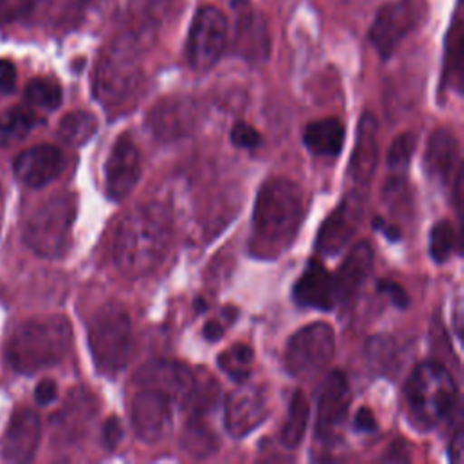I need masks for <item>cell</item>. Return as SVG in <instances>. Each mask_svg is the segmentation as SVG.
Wrapping results in <instances>:
<instances>
[{"label": "cell", "instance_id": "f35d334b", "mask_svg": "<svg viewBox=\"0 0 464 464\" xmlns=\"http://www.w3.org/2000/svg\"><path fill=\"white\" fill-rule=\"evenodd\" d=\"M377 292L386 295L392 301V304H395L399 308H406L408 303H410V297H408L406 290L392 279H379L377 281Z\"/></svg>", "mask_w": 464, "mask_h": 464}, {"label": "cell", "instance_id": "b9f144b4", "mask_svg": "<svg viewBox=\"0 0 464 464\" xmlns=\"http://www.w3.org/2000/svg\"><path fill=\"white\" fill-rule=\"evenodd\" d=\"M353 428L357 431H362V433H372V431L377 430V420H375V417H373L370 408L362 406V408L357 410L355 419H353Z\"/></svg>", "mask_w": 464, "mask_h": 464}, {"label": "cell", "instance_id": "7a4b0ae2", "mask_svg": "<svg viewBox=\"0 0 464 464\" xmlns=\"http://www.w3.org/2000/svg\"><path fill=\"white\" fill-rule=\"evenodd\" d=\"M304 198L288 178H270L257 192L250 248L257 257H276L295 239L303 223Z\"/></svg>", "mask_w": 464, "mask_h": 464}, {"label": "cell", "instance_id": "5b68a950", "mask_svg": "<svg viewBox=\"0 0 464 464\" xmlns=\"http://www.w3.org/2000/svg\"><path fill=\"white\" fill-rule=\"evenodd\" d=\"M141 53L143 49L121 33L102 51L92 76V91L103 105L116 107L136 94L143 80Z\"/></svg>", "mask_w": 464, "mask_h": 464}, {"label": "cell", "instance_id": "5bb4252c", "mask_svg": "<svg viewBox=\"0 0 464 464\" xmlns=\"http://www.w3.org/2000/svg\"><path fill=\"white\" fill-rule=\"evenodd\" d=\"M361 190H352L341 203L328 214L317 230L315 248L324 256H334L341 252L355 236L364 210V199Z\"/></svg>", "mask_w": 464, "mask_h": 464}, {"label": "cell", "instance_id": "ac0fdd59", "mask_svg": "<svg viewBox=\"0 0 464 464\" xmlns=\"http://www.w3.org/2000/svg\"><path fill=\"white\" fill-rule=\"evenodd\" d=\"M65 169L62 149L49 143H40L22 150L14 160L16 178L33 188H40L54 181Z\"/></svg>", "mask_w": 464, "mask_h": 464}, {"label": "cell", "instance_id": "4fadbf2b", "mask_svg": "<svg viewBox=\"0 0 464 464\" xmlns=\"http://www.w3.org/2000/svg\"><path fill=\"white\" fill-rule=\"evenodd\" d=\"M234 11L232 51L248 63H263L270 54V33L265 16L250 0H230Z\"/></svg>", "mask_w": 464, "mask_h": 464}, {"label": "cell", "instance_id": "30bf717a", "mask_svg": "<svg viewBox=\"0 0 464 464\" xmlns=\"http://www.w3.org/2000/svg\"><path fill=\"white\" fill-rule=\"evenodd\" d=\"M178 402L163 390L132 382L129 399V417L140 440L154 444L167 437L172 426V410Z\"/></svg>", "mask_w": 464, "mask_h": 464}, {"label": "cell", "instance_id": "8fae6325", "mask_svg": "<svg viewBox=\"0 0 464 464\" xmlns=\"http://www.w3.org/2000/svg\"><path fill=\"white\" fill-rule=\"evenodd\" d=\"M199 121L198 103L183 94L158 100L145 118V125L158 141H176L192 134Z\"/></svg>", "mask_w": 464, "mask_h": 464}, {"label": "cell", "instance_id": "8d00e7d4", "mask_svg": "<svg viewBox=\"0 0 464 464\" xmlns=\"http://www.w3.org/2000/svg\"><path fill=\"white\" fill-rule=\"evenodd\" d=\"M38 0H0V24H11L29 16Z\"/></svg>", "mask_w": 464, "mask_h": 464}, {"label": "cell", "instance_id": "ee69618b", "mask_svg": "<svg viewBox=\"0 0 464 464\" xmlns=\"http://www.w3.org/2000/svg\"><path fill=\"white\" fill-rule=\"evenodd\" d=\"M223 330H225V326H223L221 319H212L203 326V337L207 341H218L223 337Z\"/></svg>", "mask_w": 464, "mask_h": 464}, {"label": "cell", "instance_id": "1f68e13d", "mask_svg": "<svg viewBox=\"0 0 464 464\" xmlns=\"http://www.w3.org/2000/svg\"><path fill=\"white\" fill-rule=\"evenodd\" d=\"M36 121V114L27 107L9 109L0 116V147L24 140Z\"/></svg>", "mask_w": 464, "mask_h": 464}, {"label": "cell", "instance_id": "d590c367", "mask_svg": "<svg viewBox=\"0 0 464 464\" xmlns=\"http://www.w3.org/2000/svg\"><path fill=\"white\" fill-rule=\"evenodd\" d=\"M446 72L455 80L457 89H460L462 76V24L455 20L450 33V53L446 58Z\"/></svg>", "mask_w": 464, "mask_h": 464}, {"label": "cell", "instance_id": "484cf974", "mask_svg": "<svg viewBox=\"0 0 464 464\" xmlns=\"http://www.w3.org/2000/svg\"><path fill=\"white\" fill-rule=\"evenodd\" d=\"M304 147L321 158H335L344 145V125L337 118L315 120L304 127Z\"/></svg>", "mask_w": 464, "mask_h": 464}, {"label": "cell", "instance_id": "4316f807", "mask_svg": "<svg viewBox=\"0 0 464 464\" xmlns=\"http://www.w3.org/2000/svg\"><path fill=\"white\" fill-rule=\"evenodd\" d=\"M417 145V136L413 132H402L399 134L388 149V156H386V163H388V181L384 185V194L386 196H393L395 192L401 190L402 183H404V174L406 169L410 165V160L413 156Z\"/></svg>", "mask_w": 464, "mask_h": 464}, {"label": "cell", "instance_id": "7c38bea8", "mask_svg": "<svg viewBox=\"0 0 464 464\" xmlns=\"http://www.w3.org/2000/svg\"><path fill=\"white\" fill-rule=\"evenodd\" d=\"M420 7L415 0H395L379 9L370 27L368 38L382 58H390L399 44L415 29Z\"/></svg>", "mask_w": 464, "mask_h": 464}, {"label": "cell", "instance_id": "603a6c76", "mask_svg": "<svg viewBox=\"0 0 464 464\" xmlns=\"http://www.w3.org/2000/svg\"><path fill=\"white\" fill-rule=\"evenodd\" d=\"M292 297L299 306L315 310H332L337 303L334 276L319 259H310L294 285Z\"/></svg>", "mask_w": 464, "mask_h": 464}, {"label": "cell", "instance_id": "44dd1931", "mask_svg": "<svg viewBox=\"0 0 464 464\" xmlns=\"http://www.w3.org/2000/svg\"><path fill=\"white\" fill-rule=\"evenodd\" d=\"M196 375L190 372L188 366L178 361H165V359H154L147 364H143L132 382L150 384L165 393H169L178 404H183L187 395L190 393L194 386Z\"/></svg>", "mask_w": 464, "mask_h": 464}, {"label": "cell", "instance_id": "60d3db41", "mask_svg": "<svg viewBox=\"0 0 464 464\" xmlns=\"http://www.w3.org/2000/svg\"><path fill=\"white\" fill-rule=\"evenodd\" d=\"M14 83H16V69L11 60L2 58L0 60V92L4 94L13 92Z\"/></svg>", "mask_w": 464, "mask_h": 464}, {"label": "cell", "instance_id": "f1b7e54d", "mask_svg": "<svg viewBox=\"0 0 464 464\" xmlns=\"http://www.w3.org/2000/svg\"><path fill=\"white\" fill-rule=\"evenodd\" d=\"M368 364L384 375H395L402 366V346L388 335L372 337L366 344Z\"/></svg>", "mask_w": 464, "mask_h": 464}, {"label": "cell", "instance_id": "cb8c5ba5", "mask_svg": "<svg viewBox=\"0 0 464 464\" xmlns=\"http://www.w3.org/2000/svg\"><path fill=\"white\" fill-rule=\"evenodd\" d=\"M373 248L370 241H359L352 246L344 261L339 265L334 276L335 299L341 303H348L366 283L368 276L373 268Z\"/></svg>", "mask_w": 464, "mask_h": 464}, {"label": "cell", "instance_id": "3957f363", "mask_svg": "<svg viewBox=\"0 0 464 464\" xmlns=\"http://www.w3.org/2000/svg\"><path fill=\"white\" fill-rule=\"evenodd\" d=\"M72 330L63 315L36 317L22 323L5 346L7 362L20 373L58 364L71 350Z\"/></svg>", "mask_w": 464, "mask_h": 464}, {"label": "cell", "instance_id": "f6af8a7d", "mask_svg": "<svg viewBox=\"0 0 464 464\" xmlns=\"http://www.w3.org/2000/svg\"><path fill=\"white\" fill-rule=\"evenodd\" d=\"M373 227L379 228V230H381L388 239H392V241H397V239L401 237V228L395 227V225H386L381 218L373 219Z\"/></svg>", "mask_w": 464, "mask_h": 464}, {"label": "cell", "instance_id": "ffe728a7", "mask_svg": "<svg viewBox=\"0 0 464 464\" xmlns=\"http://www.w3.org/2000/svg\"><path fill=\"white\" fill-rule=\"evenodd\" d=\"M379 158V143H377V120L372 112L361 116L357 125L355 145L348 167V174L352 178L353 188L366 192Z\"/></svg>", "mask_w": 464, "mask_h": 464}, {"label": "cell", "instance_id": "2e32d148", "mask_svg": "<svg viewBox=\"0 0 464 464\" xmlns=\"http://www.w3.org/2000/svg\"><path fill=\"white\" fill-rule=\"evenodd\" d=\"M268 415L266 392L257 384H245L225 399L223 420L228 435L245 437L254 431Z\"/></svg>", "mask_w": 464, "mask_h": 464}, {"label": "cell", "instance_id": "4dcf8cb0", "mask_svg": "<svg viewBox=\"0 0 464 464\" xmlns=\"http://www.w3.org/2000/svg\"><path fill=\"white\" fill-rule=\"evenodd\" d=\"M254 352L248 344L236 343L218 355V366L236 382H246L252 373Z\"/></svg>", "mask_w": 464, "mask_h": 464}, {"label": "cell", "instance_id": "836d02e7", "mask_svg": "<svg viewBox=\"0 0 464 464\" xmlns=\"http://www.w3.org/2000/svg\"><path fill=\"white\" fill-rule=\"evenodd\" d=\"M25 100L31 105L54 111L62 103V87L51 78H33L25 85Z\"/></svg>", "mask_w": 464, "mask_h": 464}, {"label": "cell", "instance_id": "ab89813d", "mask_svg": "<svg viewBox=\"0 0 464 464\" xmlns=\"http://www.w3.org/2000/svg\"><path fill=\"white\" fill-rule=\"evenodd\" d=\"M102 439H103L105 448H109V450H114L120 444V440L123 439V426H121V420L118 417H109L103 422Z\"/></svg>", "mask_w": 464, "mask_h": 464}, {"label": "cell", "instance_id": "9a60e30c", "mask_svg": "<svg viewBox=\"0 0 464 464\" xmlns=\"http://www.w3.org/2000/svg\"><path fill=\"white\" fill-rule=\"evenodd\" d=\"M350 408V386L341 370L330 372L319 386L315 411V437L334 442Z\"/></svg>", "mask_w": 464, "mask_h": 464}, {"label": "cell", "instance_id": "7bdbcfd3", "mask_svg": "<svg viewBox=\"0 0 464 464\" xmlns=\"http://www.w3.org/2000/svg\"><path fill=\"white\" fill-rule=\"evenodd\" d=\"M56 392H58L56 382L51 381V379H44V381L38 382V386L34 390V399H36L38 404L44 406V404H49L56 399Z\"/></svg>", "mask_w": 464, "mask_h": 464}, {"label": "cell", "instance_id": "9c48e42d", "mask_svg": "<svg viewBox=\"0 0 464 464\" xmlns=\"http://www.w3.org/2000/svg\"><path fill=\"white\" fill-rule=\"evenodd\" d=\"M228 44V20L225 13L214 5L199 7L192 18L187 44L185 58L188 65L196 71L212 69Z\"/></svg>", "mask_w": 464, "mask_h": 464}, {"label": "cell", "instance_id": "ba28073f", "mask_svg": "<svg viewBox=\"0 0 464 464\" xmlns=\"http://www.w3.org/2000/svg\"><path fill=\"white\" fill-rule=\"evenodd\" d=\"M335 352L334 328L328 323L315 321L299 328L286 343L285 364L297 379L319 375Z\"/></svg>", "mask_w": 464, "mask_h": 464}, {"label": "cell", "instance_id": "d6a6232c", "mask_svg": "<svg viewBox=\"0 0 464 464\" xmlns=\"http://www.w3.org/2000/svg\"><path fill=\"white\" fill-rule=\"evenodd\" d=\"M96 127H98V121L94 114L87 111H71L60 120L58 134L69 145H82L92 138V134L96 132Z\"/></svg>", "mask_w": 464, "mask_h": 464}, {"label": "cell", "instance_id": "7402d4cb", "mask_svg": "<svg viewBox=\"0 0 464 464\" xmlns=\"http://www.w3.org/2000/svg\"><path fill=\"white\" fill-rule=\"evenodd\" d=\"M172 9V0H130L123 29L120 31L141 49H147L161 27V22Z\"/></svg>", "mask_w": 464, "mask_h": 464}, {"label": "cell", "instance_id": "f546056e", "mask_svg": "<svg viewBox=\"0 0 464 464\" xmlns=\"http://www.w3.org/2000/svg\"><path fill=\"white\" fill-rule=\"evenodd\" d=\"M308 415H310V406H308L306 395L301 390H295V393L290 399L286 420L281 430V442L286 448L292 450L301 444L308 426Z\"/></svg>", "mask_w": 464, "mask_h": 464}, {"label": "cell", "instance_id": "277c9868", "mask_svg": "<svg viewBox=\"0 0 464 464\" xmlns=\"http://www.w3.org/2000/svg\"><path fill=\"white\" fill-rule=\"evenodd\" d=\"M404 397L408 417L419 430L435 428L457 406V382L446 366L435 361H424L410 373Z\"/></svg>", "mask_w": 464, "mask_h": 464}, {"label": "cell", "instance_id": "e0dca14e", "mask_svg": "<svg viewBox=\"0 0 464 464\" xmlns=\"http://www.w3.org/2000/svg\"><path fill=\"white\" fill-rule=\"evenodd\" d=\"M105 192L111 199L127 198L136 187L141 174V158L136 143L129 134H121L105 161Z\"/></svg>", "mask_w": 464, "mask_h": 464}, {"label": "cell", "instance_id": "d6986e66", "mask_svg": "<svg viewBox=\"0 0 464 464\" xmlns=\"http://www.w3.org/2000/svg\"><path fill=\"white\" fill-rule=\"evenodd\" d=\"M40 417L29 408H20L13 413L2 439V459L7 462H29L40 442Z\"/></svg>", "mask_w": 464, "mask_h": 464}, {"label": "cell", "instance_id": "74e56055", "mask_svg": "<svg viewBox=\"0 0 464 464\" xmlns=\"http://www.w3.org/2000/svg\"><path fill=\"white\" fill-rule=\"evenodd\" d=\"M230 141L239 149H256L261 143V134L246 121H236L230 129Z\"/></svg>", "mask_w": 464, "mask_h": 464}, {"label": "cell", "instance_id": "8992f818", "mask_svg": "<svg viewBox=\"0 0 464 464\" xmlns=\"http://www.w3.org/2000/svg\"><path fill=\"white\" fill-rule=\"evenodd\" d=\"M89 348L96 370L103 375L120 373L132 353V324L127 310L109 303L96 310L89 323Z\"/></svg>", "mask_w": 464, "mask_h": 464}, {"label": "cell", "instance_id": "e575fe53", "mask_svg": "<svg viewBox=\"0 0 464 464\" xmlns=\"http://www.w3.org/2000/svg\"><path fill=\"white\" fill-rule=\"evenodd\" d=\"M455 248V228L451 221L440 219L430 232V256L435 263H444Z\"/></svg>", "mask_w": 464, "mask_h": 464}, {"label": "cell", "instance_id": "6da1fadb", "mask_svg": "<svg viewBox=\"0 0 464 464\" xmlns=\"http://www.w3.org/2000/svg\"><path fill=\"white\" fill-rule=\"evenodd\" d=\"M172 239L170 212L149 201L136 205L120 221L114 234V263L127 277H143L158 268Z\"/></svg>", "mask_w": 464, "mask_h": 464}, {"label": "cell", "instance_id": "d4e9b609", "mask_svg": "<svg viewBox=\"0 0 464 464\" xmlns=\"http://www.w3.org/2000/svg\"><path fill=\"white\" fill-rule=\"evenodd\" d=\"M459 165V141L448 129H437L430 134L424 152V169L430 178L448 183Z\"/></svg>", "mask_w": 464, "mask_h": 464}, {"label": "cell", "instance_id": "52a82bcc", "mask_svg": "<svg viewBox=\"0 0 464 464\" xmlns=\"http://www.w3.org/2000/svg\"><path fill=\"white\" fill-rule=\"evenodd\" d=\"M76 216V198L69 192L56 194L42 203L24 228L25 245L40 257H62L71 243Z\"/></svg>", "mask_w": 464, "mask_h": 464}, {"label": "cell", "instance_id": "bcb514c9", "mask_svg": "<svg viewBox=\"0 0 464 464\" xmlns=\"http://www.w3.org/2000/svg\"><path fill=\"white\" fill-rule=\"evenodd\" d=\"M460 444H462V433H460V430H457L455 437H453V444L450 448L451 460H460Z\"/></svg>", "mask_w": 464, "mask_h": 464}, {"label": "cell", "instance_id": "83f0119b", "mask_svg": "<svg viewBox=\"0 0 464 464\" xmlns=\"http://www.w3.org/2000/svg\"><path fill=\"white\" fill-rule=\"evenodd\" d=\"M207 417L208 415H187L185 419L181 444L183 450L196 459L212 455L219 446V440L208 426Z\"/></svg>", "mask_w": 464, "mask_h": 464}]
</instances>
